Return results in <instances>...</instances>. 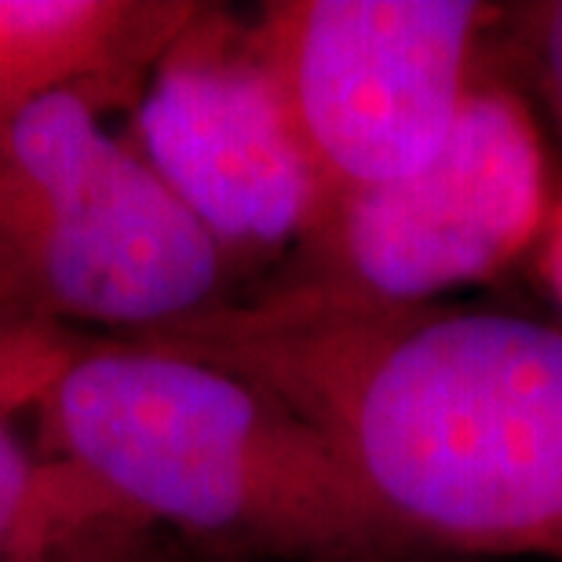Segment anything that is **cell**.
<instances>
[{
	"instance_id": "cell-3",
	"label": "cell",
	"mask_w": 562,
	"mask_h": 562,
	"mask_svg": "<svg viewBox=\"0 0 562 562\" xmlns=\"http://www.w3.org/2000/svg\"><path fill=\"white\" fill-rule=\"evenodd\" d=\"M103 110L63 88L0 125V260L22 296L117 340L234 303L241 267Z\"/></svg>"
},
{
	"instance_id": "cell-2",
	"label": "cell",
	"mask_w": 562,
	"mask_h": 562,
	"mask_svg": "<svg viewBox=\"0 0 562 562\" xmlns=\"http://www.w3.org/2000/svg\"><path fill=\"white\" fill-rule=\"evenodd\" d=\"M48 457L205 562H457L267 387L143 340H81L37 402Z\"/></svg>"
},
{
	"instance_id": "cell-5",
	"label": "cell",
	"mask_w": 562,
	"mask_h": 562,
	"mask_svg": "<svg viewBox=\"0 0 562 562\" xmlns=\"http://www.w3.org/2000/svg\"><path fill=\"white\" fill-rule=\"evenodd\" d=\"M497 22L501 4L482 0H274L256 11L318 209L413 172L446 143L490 77Z\"/></svg>"
},
{
	"instance_id": "cell-7",
	"label": "cell",
	"mask_w": 562,
	"mask_h": 562,
	"mask_svg": "<svg viewBox=\"0 0 562 562\" xmlns=\"http://www.w3.org/2000/svg\"><path fill=\"white\" fill-rule=\"evenodd\" d=\"M85 336L44 322L0 260V406L30 409Z\"/></svg>"
},
{
	"instance_id": "cell-6",
	"label": "cell",
	"mask_w": 562,
	"mask_h": 562,
	"mask_svg": "<svg viewBox=\"0 0 562 562\" xmlns=\"http://www.w3.org/2000/svg\"><path fill=\"white\" fill-rule=\"evenodd\" d=\"M128 139L245 271L285 260L318 183L252 22L201 4L132 106Z\"/></svg>"
},
{
	"instance_id": "cell-10",
	"label": "cell",
	"mask_w": 562,
	"mask_h": 562,
	"mask_svg": "<svg viewBox=\"0 0 562 562\" xmlns=\"http://www.w3.org/2000/svg\"><path fill=\"white\" fill-rule=\"evenodd\" d=\"M497 44H508L562 125V0L501 4Z\"/></svg>"
},
{
	"instance_id": "cell-4",
	"label": "cell",
	"mask_w": 562,
	"mask_h": 562,
	"mask_svg": "<svg viewBox=\"0 0 562 562\" xmlns=\"http://www.w3.org/2000/svg\"><path fill=\"white\" fill-rule=\"evenodd\" d=\"M552 209L530 106L486 77L424 165L325 201L267 285L387 307L431 303L508 271L544 238Z\"/></svg>"
},
{
	"instance_id": "cell-9",
	"label": "cell",
	"mask_w": 562,
	"mask_h": 562,
	"mask_svg": "<svg viewBox=\"0 0 562 562\" xmlns=\"http://www.w3.org/2000/svg\"><path fill=\"white\" fill-rule=\"evenodd\" d=\"M22 409L0 406V559L19 552L37 515L52 497L59 464L52 457H37L11 417Z\"/></svg>"
},
{
	"instance_id": "cell-1",
	"label": "cell",
	"mask_w": 562,
	"mask_h": 562,
	"mask_svg": "<svg viewBox=\"0 0 562 562\" xmlns=\"http://www.w3.org/2000/svg\"><path fill=\"white\" fill-rule=\"evenodd\" d=\"M132 340L267 387L449 559L562 562V325L260 285Z\"/></svg>"
},
{
	"instance_id": "cell-11",
	"label": "cell",
	"mask_w": 562,
	"mask_h": 562,
	"mask_svg": "<svg viewBox=\"0 0 562 562\" xmlns=\"http://www.w3.org/2000/svg\"><path fill=\"white\" fill-rule=\"evenodd\" d=\"M541 274L562 307V201L552 209V220H548V231L541 241Z\"/></svg>"
},
{
	"instance_id": "cell-8",
	"label": "cell",
	"mask_w": 562,
	"mask_h": 562,
	"mask_svg": "<svg viewBox=\"0 0 562 562\" xmlns=\"http://www.w3.org/2000/svg\"><path fill=\"white\" fill-rule=\"evenodd\" d=\"M0 562H205L168 533L139 522L136 515L103 512L74 530L52 537L48 544L26 555Z\"/></svg>"
}]
</instances>
